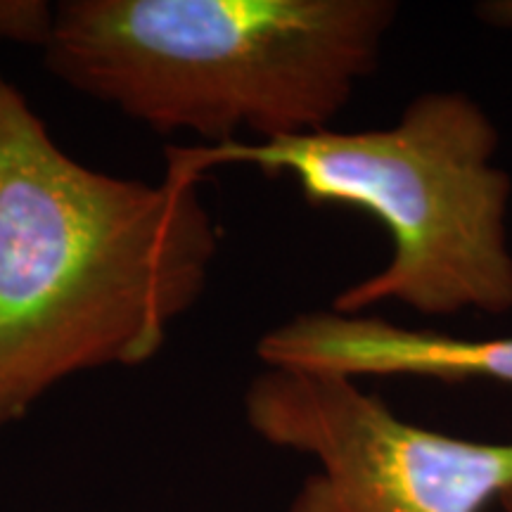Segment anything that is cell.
<instances>
[{
	"label": "cell",
	"mask_w": 512,
	"mask_h": 512,
	"mask_svg": "<svg viewBox=\"0 0 512 512\" xmlns=\"http://www.w3.org/2000/svg\"><path fill=\"white\" fill-rule=\"evenodd\" d=\"M264 368L304 370L349 380L422 377L512 387V335L460 337L406 328L370 313L306 311L261 335Z\"/></svg>",
	"instance_id": "5b68a950"
},
{
	"label": "cell",
	"mask_w": 512,
	"mask_h": 512,
	"mask_svg": "<svg viewBox=\"0 0 512 512\" xmlns=\"http://www.w3.org/2000/svg\"><path fill=\"white\" fill-rule=\"evenodd\" d=\"M472 12L486 27L512 31V0H482Z\"/></svg>",
	"instance_id": "52a82bcc"
},
{
	"label": "cell",
	"mask_w": 512,
	"mask_h": 512,
	"mask_svg": "<svg viewBox=\"0 0 512 512\" xmlns=\"http://www.w3.org/2000/svg\"><path fill=\"white\" fill-rule=\"evenodd\" d=\"M501 133L463 91H427L387 128L299 133L256 143L169 147L166 166L204 178L226 164L290 176L313 207L373 216L392 240L387 266L335 297L339 313L399 302L425 316L512 311V178Z\"/></svg>",
	"instance_id": "3957f363"
},
{
	"label": "cell",
	"mask_w": 512,
	"mask_h": 512,
	"mask_svg": "<svg viewBox=\"0 0 512 512\" xmlns=\"http://www.w3.org/2000/svg\"><path fill=\"white\" fill-rule=\"evenodd\" d=\"M394 0H62L43 62L152 131L223 145L330 128L380 67Z\"/></svg>",
	"instance_id": "7a4b0ae2"
},
{
	"label": "cell",
	"mask_w": 512,
	"mask_h": 512,
	"mask_svg": "<svg viewBox=\"0 0 512 512\" xmlns=\"http://www.w3.org/2000/svg\"><path fill=\"white\" fill-rule=\"evenodd\" d=\"M53 5L46 0H0V43L41 48L50 29Z\"/></svg>",
	"instance_id": "8992f818"
},
{
	"label": "cell",
	"mask_w": 512,
	"mask_h": 512,
	"mask_svg": "<svg viewBox=\"0 0 512 512\" xmlns=\"http://www.w3.org/2000/svg\"><path fill=\"white\" fill-rule=\"evenodd\" d=\"M245 418L266 444L316 460L287 512H484L512 486V441L415 425L349 377L264 368Z\"/></svg>",
	"instance_id": "277c9868"
},
{
	"label": "cell",
	"mask_w": 512,
	"mask_h": 512,
	"mask_svg": "<svg viewBox=\"0 0 512 512\" xmlns=\"http://www.w3.org/2000/svg\"><path fill=\"white\" fill-rule=\"evenodd\" d=\"M200 183L81 164L0 72V430L67 377L159 354L219 252Z\"/></svg>",
	"instance_id": "6da1fadb"
},
{
	"label": "cell",
	"mask_w": 512,
	"mask_h": 512,
	"mask_svg": "<svg viewBox=\"0 0 512 512\" xmlns=\"http://www.w3.org/2000/svg\"><path fill=\"white\" fill-rule=\"evenodd\" d=\"M498 505H501L503 512H512V486L508 491H505L501 498H498Z\"/></svg>",
	"instance_id": "ba28073f"
}]
</instances>
